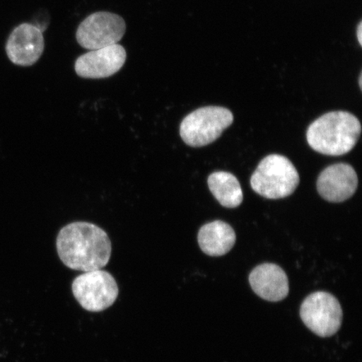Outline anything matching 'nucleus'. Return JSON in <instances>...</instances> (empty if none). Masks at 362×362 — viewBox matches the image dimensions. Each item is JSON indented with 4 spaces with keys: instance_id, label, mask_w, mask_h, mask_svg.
Wrapping results in <instances>:
<instances>
[{
    "instance_id": "f257e3e1",
    "label": "nucleus",
    "mask_w": 362,
    "mask_h": 362,
    "mask_svg": "<svg viewBox=\"0 0 362 362\" xmlns=\"http://www.w3.org/2000/svg\"><path fill=\"white\" fill-rule=\"evenodd\" d=\"M57 249L67 268L85 273L101 269L108 264L112 243L105 230L98 226L76 221L61 229Z\"/></svg>"
},
{
    "instance_id": "f03ea898",
    "label": "nucleus",
    "mask_w": 362,
    "mask_h": 362,
    "mask_svg": "<svg viewBox=\"0 0 362 362\" xmlns=\"http://www.w3.org/2000/svg\"><path fill=\"white\" fill-rule=\"evenodd\" d=\"M361 125L351 112L334 111L313 122L307 130V141L316 152L330 156L349 153L356 146Z\"/></svg>"
},
{
    "instance_id": "7ed1b4c3",
    "label": "nucleus",
    "mask_w": 362,
    "mask_h": 362,
    "mask_svg": "<svg viewBox=\"0 0 362 362\" xmlns=\"http://www.w3.org/2000/svg\"><path fill=\"white\" fill-rule=\"evenodd\" d=\"M251 187L261 197L278 200L291 196L300 184V175L287 157L266 156L251 177Z\"/></svg>"
},
{
    "instance_id": "20e7f679",
    "label": "nucleus",
    "mask_w": 362,
    "mask_h": 362,
    "mask_svg": "<svg viewBox=\"0 0 362 362\" xmlns=\"http://www.w3.org/2000/svg\"><path fill=\"white\" fill-rule=\"evenodd\" d=\"M233 112L223 107L209 106L189 113L181 122L180 134L191 147H202L216 141L233 124Z\"/></svg>"
},
{
    "instance_id": "39448f33",
    "label": "nucleus",
    "mask_w": 362,
    "mask_h": 362,
    "mask_svg": "<svg viewBox=\"0 0 362 362\" xmlns=\"http://www.w3.org/2000/svg\"><path fill=\"white\" fill-rule=\"evenodd\" d=\"M71 289L80 305L95 313L115 304L119 293L112 275L101 269L85 272L79 275L72 282Z\"/></svg>"
},
{
    "instance_id": "423d86ee",
    "label": "nucleus",
    "mask_w": 362,
    "mask_h": 362,
    "mask_svg": "<svg viewBox=\"0 0 362 362\" xmlns=\"http://www.w3.org/2000/svg\"><path fill=\"white\" fill-rule=\"evenodd\" d=\"M342 309L332 293L318 291L310 294L300 308L303 322L320 337H330L341 327Z\"/></svg>"
},
{
    "instance_id": "0eeeda50",
    "label": "nucleus",
    "mask_w": 362,
    "mask_h": 362,
    "mask_svg": "<svg viewBox=\"0 0 362 362\" xmlns=\"http://www.w3.org/2000/svg\"><path fill=\"white\" fill-rule=\"evenodd\" d=\"M126 33V23L117 13L102 11L90 15L76 30V42L84 49H93L117 44Z\"/></svg>"
},
{
    "instance_id": "6e6552de",
    "label": "nucleus",
    "mask_w": 362,
    "mask_h": 362,
    "mask_svg": "<svg viewBox=\"0 0 362 362\" xmlns=\"http://www.w3.org/2000/svg\"><path fill=\"white\" fill-rule=\"evenodd\" d=\"M126 59V49L119 44L93 49L76 59V74L87 79L110 78L122 69Z\"/></svg>"
},
{
    "instance_id": "1a4fd4ad",
    "label": "nucleus",
    "mask_w": 362,
    "mask_h": 362,
    "mask_svg": "<svg viewBox=\"0 0 362 362\" xmlns=\"http://www.w3.org/2000/svg\"><path fill=\"white\" fill-rule=\"evenodd\" d=\"M44 49L43 30L30 23H23L13 29L6 47L10 61L20 66L35 64L42 57Z\"/></svg>"
},
{
    "instance_id": "9d476101",
    "label": "nucleus",
    "mask_w": 362,
    "mask_h": 362,
    "mask_svg": "<svg viewBox=\"0 0 362 362\" xmlns=\"http://www.w3.org/2000/svg\"><path fill=\"white\" fill-rule=\"evenodd\" d=\"M316 185L317 191L325 201L343 202L356 192L358 177L351 165L338 163L321 172Z\"/></svg>"
},
{
    "instance_id": "9b49d317",
    "label": "nucleus",
    "mask_w": 362,
    "mask_h": 362,
    "mask_svg": "<svg viewBox=\"0 0 362 362\" xmlns=\"http://www.w3.org/2000/svg\"><path fill=\"white\" fill-rule=\"evenodd\" d=\"M249 283L257 296L270 302L284 300L289 292L286 273L274 264L257 266L249 275Z\"/></svg>"
},
{
    "instance_id": "f8f14e48",
    "label": "nucleus",
    "mask_w": 362,
    "mask_h": 362,
    "mask_svg": "<svg viewBox=\"0 0 362 362\" xmlns=\"http://www.w3.org/2000/svg\"><path fill=\"white\" fill-rule=\"evenodd\" d=\"M236 243V233L229 224L214 221L202 226L198 243L203 252L211 257H221L230 251Z\"/></svg>"
},
{
    "instance_id": "ddd939ff",
    "label": "nucleus",
    "mask_w": 362,
    "mask_h": 362,
    "mask_svg": "<svg viewBox=\"0 0 362 362\" xmlns=\"http://www.w3.org/2000/svg\"><path fill=\"white\" fill-rule=\"evenodd\" d=\"M207 183L211 192L221 206L236 208L241 205L243 189L234 175L225 171L214 172L208 177Z\"/></svg>"
},
{
    "instance_id": "4468645a",
    "label": "nucleus",
    "mask_w": 362,
    "mask_h": 362,
    "mask_svg": "<svg viewBox=\"0 0 362 362\" xmlns=\"http://www.w3.org/2000/svg\"><path fill=\"white\" fill-rule=\"evenodd\" d=\"M356 33L357 40H358V42H359L360 45H362V42H361V40H362V38H361L362 22L361 21L359 22L358 26H357Z\"/></svg>"
},
{
    "instance_id": "2eb2a0df",
    "label": "nucleus",
    "mask_w": 362,
    "mask_h": 362,
    "mask_svg": "<svg viewBox=\"0 0 362 362\" xmlns=\"http://www.w3.org/2000/svg\"><path fill=\"white\" fill-rule=\"evenodd\" d=\"M361 78H362V74L361 72L360 76H359V87H360L361 89L362 88Z\"/></svg>"
}]
</instances>
